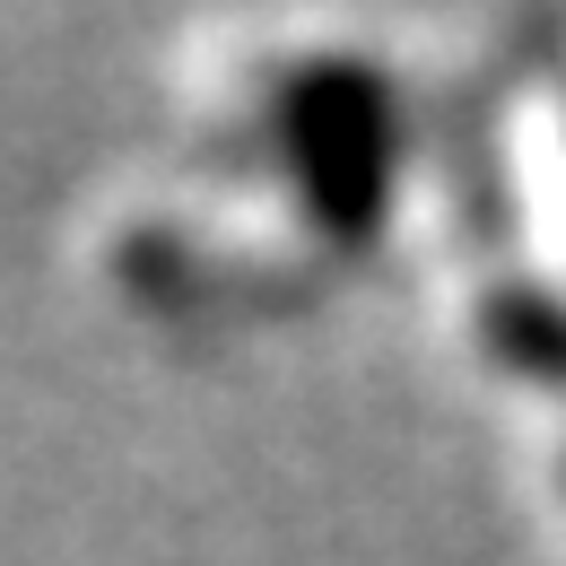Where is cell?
<instances>
[{"mask_svg": "<svg viewBox=\"0 0 566 566\" xmlns=\"http://www.w3.org/2000/svg\"><path fill=\"white\" fill-rule=\"evenodd\" d=\"M287 166L305 184V210L332 244H375L384 210H392V96L384 78L357 71V62H314V71L287 78Z\"/></svg>", "mask_w": 566, "mask_h": 566, "instance_id": "1", "label": "cell"}, {"mask_svg": "<svg viewBox=\"0 0 566 566\" xmlns=\"http://www.w3.org/2000/svg\"><path fill=\"white\" fill-rule=\"evenodd\" d=\"M480 323H489L496 366H514V375L566 392V305L558 296H541V287H496Z\"/></svg>", "mask_w": 566, "mask_h": 566, "instance_id": "2", "label": "cell"}]
</instances>
